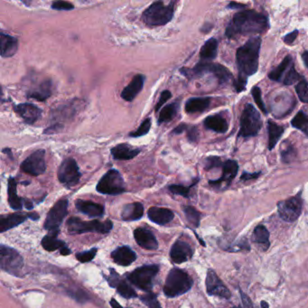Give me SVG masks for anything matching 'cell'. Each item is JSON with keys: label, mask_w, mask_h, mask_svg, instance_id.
Here are the masks:
<instances>
[{"label": "cell", "mask_w": 308, "mask_h": 308, "mask_svg": "<svg viewBox=\"0 0 308 308\" xmlns=\"http://www.w3.org/2000/svg\"><path fill=\"white\" fill-rule=\"evenodd\" d=\"M261 38L259 36L251 37L244 46L237 50L236 61L239 75L234 80V87L237 92L245 91L248 77L255 74L259 69V57Z\"/></svg>", "instance_id": "cell-1"}, {"label": "cell", "mask_w": 308, "mask_h": 308, "mask_svg": "<svg viewBox=\"0 0 308 308\" xmlns=\"http://www.w3.org/2000/svg\"><path fill=\"white\" fill-rule=\"evenodd\" d=\"M270 27L266 15L255 10H243L237 13L229 24L225 34L230 39L240 35H257L262 34Z\"/></svg>", "instance_id": "cell-2"}, {"label": "cell", "mask_w": 308, "mask_h": 308, "mask_svg": "<svg viewBox=\"0 0 308 308\" xmlns=\"http://www.w3.org/2000/svg\"><path fill=\"white\" fill-rule=\"evenodd\" d=\"M176 2L171 1L166 4L163 1H156L142 14V21L148 27H162L169 23L175 15Z\"/></svg>", "instance_id": "cell-3"}, {"label": "cell", "mask_w": 308, "mask_h": 308, "mask_svg": "<svg viewBox=\"0 0 308 308\" xmlns=\"http://www.w3.org/2000/svg\"><path fill=\"white\" fill-rule=\"evenodd\" d=\"M180 72L188 79H194L211 73L216 78L219 84L221 85L227 84L229 80L232 79V72L223 65L213 64L210 61H200L194 68L180 69Z\"/></svg>", "instance_id": "cell-4"}, {"label": "cell", "mask_w": 308, "mask_h": 308, "mask_svg": "<svg viewBox=\"0 0 308 308\" xmlns=\"http://www.w3.org/2000/svg\"><path fill=\"white\" fill-rule=\"evenodd\" d=\"M194 281L188 273L180 269H173L168 273L164 286L168 297H176L187 293L193 286Z\"/></svg>", "instance_id": "cell-5"}, {"label": "cell", "mask_w": 308, "mask_h": 308, "mask_svg": "<svg viewBox=\"0 0 308 308\" xmlns=\"http://www.w3.org/2000/svg\"><path fill=\"white\" fill-rule=\"evenodd\" d=\"M262 128V119L259 111L251 103H247L244 107L241 118L239 137H255Z\"/></svg>", "instance_id": "cell-6"}, {"label": "cell", "mask_w": 308, "mask_h": 308, "mask_svg": "<svg viewBox=\"0 0 308 308\" xmlns=\"http://www.w3.org/2000/svg\"><path fill=\"white\" fill-rule=\"evenodd\" d=\"M67 227L72 234H81L85 232H98L106 234L113 228V223L111 220L105 221H84L80 218L72 217L67 221Z\"/></svg>", "instance_id": "cell-7"}, {"label": "cell", "mask_w": 308, "mask_h": 308, "mask_svg": "<svg viewBox=\"0 0 308 308\" xmlns=\"http://www.w3.org/2000/svg\"><path fill=\"white\" fill-rule=\"evenodd\" d=\"M96 190L99 194L108 195H118L125 193V182L121 174L116 169L109 170L99 179Z\"/></svg>", "instance_id": "cell-8"}, {"label": "cell", "mask_w": 308, "mask_h": 308, "mask_svg": "<svg viewBox=\"0 0 308 308\" xmlns=\"http://www.w3.org/2000/svg\"><path fill=\"white\" fill-rule=\"evenodd\" d=\"M159 271L157 265H145L134 270L132 273L128 275L129 281L137 288L146 291L151 292L153 281Z\"/></svg>", "instance_id": "cell-9"}, {"label": "cell", "mask_w": 308, "mask_h": 308, "mask_svg": "<svg viewBox=\"0 0 308 308\" xmlns=\"http://www.w3.org/2000/svg\"><path fill=\"white\" fill-rule=\"evenodd\" d=\"M67 213H68V200L64 198L59 200L53 206V208L50 210L49 213L46 216L44 227L49 232V233L58 234L59 228L67 215Z\"/></svg>", "instance_id": "cell-10"}, {"label": "cell", "mask_w": 308, "mask_h": 308, "mask_svg": "<svg viewBox=\"0 0 308 308\" xmlns=\"http://www.w3.org/2000/svg\"><path fill=\"white\" fill-rule=\"evenodd\" d=\"M57 176L60 183L68 188L78 184L81 174L75 159L71 157L64 159L58 168Z\"/></svg>", "instance_id": "cell-11"}, {"label": "cell", "mask_w": 308, "mask_h": 308, "mask_svg": "<svg viewBox=\"0 0 308 308\" xmlns=\"http://www.w3.org/2000/svg\"><path fill=\"white\" fill-rule=\"evenodd\" d=\"M23 258L12 248L1 245L0 247V266L1 270L10 274L18 275L23 268Z\"/></svg>", "instance_id": "cell-12"}, {"label": "cell", "mask_w": 308, "mask_h": 308, "mask_svg": "<svg viewBox=\"0 0 308 308\" xmlns=\"http://www.w3.org/2000/svg\"><path fill=\"white\" fill-rule=\"evenodd\" d=\"M20 168L24 173L33 176L45 174L46 170V151L44 149H38L32 153L24 160Z\"/></svg>", "instance_id": "cell-13"}, {"label": "cell", "mask_w": 308, "mask_h": 308, "mask_svg": "<svg viewBox=\"0 0 308 308\" xmlns=\"http://www.w3.org/2000/svg\"><path fill=\"white\" fill-rule=\"evenodd\" d=\"M302 206H303V201L301 198V194H298L294 197L289 198L285 201H281L278 203L279 216L285 221L293 222L300 216Z\"/></svg>", "instance_id": "cell-14"}, {"label": "cell", "mask_w": 308, "mask_h": 308, "mask_svg": "<svg viewBox=\"0 0 308 308\" xmlns=\"http://www.w3.org/2000/svg\"><path fill=\"white\" fill-rule=\"evenodd\" d=\"M206 290L210 296L221 297L224 299H230L232 297L231 291L223 284L216 273L213 270H210L206 277Z\"/></svg>", "instance_id": "cell-15"}, {"label": "cell", "mask_w": 308, "mask_h": 308, "mask_svg": "<svg viewBox=\"0 0 308 308\" xmlns=\"http://www.w3.org/2000/svg\"><path fill=\"white\" fill-rule=\"evenodd\" d=\"M53 81L50 79L34 81L27 92V97L38 101H46L53 94Z\"/></svg>", "instance_id": "cell-16"}, {"label": "cell", "mask_w": 308, "mask_h": 308, "mask_svg": "<svg viewBox=\"0 0 308 308\" xmlns=\"http://www.w3.org/2000/svg\"><path fill=\"white\" fill-rule=\"evenodd\" d=\"M14 111L27 124H34L42 117L43 111L33 103H20L13 106Z\"/></svg>", "instance_id": "cell-17"}, {"label": "cell", "mask_w": 308, "mask_h": 308, "mask_svg": "<svg viewBox=\"0 0 308 308\" xmlns=\"http://www.w3.org/2000/svg\"><path fill=\"white\" fill-rule=\"evenodd\" d=\"M80 104V100L74 99L53 109L52 111V119L54 123L53 124H59V120H66L72 118L79 111Z\"/></svg>", "instance_id": "cell-18"}, {"label": "cell", "mask_w": 308, "mask_h": 308, "mask_svg": "<svg viewBox=\"0 0 308 308\" xmlns=\"http://www.w3.org/2000/svg\"><path fill=\"white\" fill-rule=\"evenodd\" d=\"M193 255H194L193 249L186 241L177 240L172 246L170 257L172 261L175 264L187 262L193 257Z\"/></svg>", "instance_id": "cell-19"}, {"label": "cell", "mask_w": 308, "mask_h": 308, "mask_svg": "<svg viewBox=\"0 0 308 308\" xmlns=\"http://www.w3.org/2000/svg\"><path fill=\"white\" fill-rule=\"evenodd\" d=\"M239 171V166L235 160H227L222 166V175L221 178L217 180H211L209 183L213 187H221L222 183H225L227 187L232 183V180L236 177Z\"/></svg>", "instance_id": "cell-20"}, {"label": "cell", "mask_w": 308, "mask_h": 308, "mask_svg": "<svg viewBox=\"0 0 308 308\" xmlns=\"http://www.w3.org/2000/svg\"><path fill=\"white\" fill-rule=\"evenodd\" d=\"M108 282L111 285V288H115L117 289L118 293L121 297H125L127 299L137 297L136 291L125 280L121 279L118 273H116L115 270L112 269L111 270V274L108 277Z\"/></svg>", "instance_id": "cell-21"}, {"label": "cell", "mask_w": 308, "mask_h": 308, "mask_svg": "<svg viewBox=\"0 0 308 308\" xmlns=\"http://www.w3.org/2000/svg\"><path fill=\"white\" fill-rule=\"evenodd\" d=\"M134 238L137 243L145 250L155 251L158 248V242L152 232L146 228H137L134 232Z\"/></svg>", "instance_id": "cell-22"}, {"label": "cell", "mask_w": 308, "mask_h": 308, "mask_svg": "<svg viewBox=\"0 0 308 308\" xmlns=\"http://www.w3.org/2000/svg\"><path fill=\"white\" fill-rule=\"evenodd\" d=\"M146 77L143 74H136L121 92V98L126 101H133L144 88Z\"/></svg>", "instance_id": "cell-23"}, {"label": "cell", "mask_w": 308, "mask_h": 308, "mask_svg": "<svg viewBox=\"0 0 308 308\" xmlns=\"http://www.w3.org/2000/svg\"><path fill=\"white\" fill-rule=\"evenodd\" d=\"M293 66V58L291 55H288L283 59V61L276 68L272 69L269 72V78L270 80H274V81L283 83Z\"/></svg>", "instance_id": "cell-24"}, {"label": "cell", "mask_w": 308, "mask_h": 308, "mask_svg": "<svg viewBox=\"0 0 308 308\" xmlns=\"http://www.w3.org/2000/svg\"><path fill=\"white\" fill-rule=\"evenodd\" d=\"M1 57L9 58L14 56L18 49V41L15 36L1 33L0 34Z\"/></svg>", "instance_id": "cell-25"}, {"label": "cell", "mask_w": 308, "mask_h": 308, "mask_svg": "<svg viewBox=\"0 0 308 308\" xmlns=\"http://www.w3.org/2000/svg\"><path fill=\"white\" fill-rule=\"evenodd\" d=\"M111 258L119 266H130L137 259V255L130 247L122 246L111 253Z\"/></svg>", "instance_id": "cell-26"}, {"label": "cell", "mask_w": 308, "mask_h": 308, "mask_svg": "<svg viewBox=\"0 0 308 308\" xmlns=\"http://www.w3.org/2000/svg\"><path fill=\"white\" fill-rule=\"evenodd\" d=\"M149 220L158 225H166L173 221L175 214L171 210L161 207H151L148 212Z\"/></svg>", "instance_id": "cell-27"}, {"label": "cell", "mask_w": 308, "mask_h": 308, "mask_svg": "<svg viewBox=\"0 0 308 308\" xmlns=\"http://www.w3.org/2000/svg\"><path fill=\"white\" fill-rule=\"evenodd\" d=\"M76 209L84 214H86L91 218L94 217H102L104 214V207L101 204L96 203L92 201H85L78 199L75 201Z\"/></svg>", "instance_id": "cell-28"}, {"label": "cell", "mask_w": 308, "mask_h": 308, "mask_svg": "<svg viewBox=\"0 0 308 308\" xmlns=\"http://www.w3.org/2000/svg\"><path fill=\"white\" fill-rule=\"evenodd\" d=\"M111 152L115 160H131L140 153V149L128 143H121L112 148Z\"/></svg>", "instance_id": "cell-29"}, {"label": "cell", "mask_w": 308, "mask_h": 308, "mask_svg": "<svg viewBox=\"0 0 308 308\" xmlns=\"http://www.w3.org/2000/svg\"><path fill=\"white\" fill-rule=\"evenodd\" d=\"M30 214L24 213H12L9 215H2L0 218V232H5L12 228L23 223L27 218H30Z\"/></svg>", "instance_id": "cell-30"}, {"label": "cell", "mask_w": 308, "mask_h": 308, "mask_svg": "<svg viewBox=\"0 0 308 308\" xmlns=\"http://www.w3.org/2000/svg\"><path fill=\"white\" fill-rule=\"evenodd\" d=\"M211 100L212 99L210 97L191 98L186 102L184 110L187 111V113H189V114L203 112L209 108Z\"/></svg>", "instance_id": "cell-31"}, {"label": "cell", "mask_w": 308, "mask_h": 308, "mask_svg": "<svg viewBox=\"0 0 308 308\" xmlns=\"http://www.w3.org/2000/svg\"><path fill=\"white\" fill-rule=\"evenodd\" d=\"M203 124L206 129L213 130L217 133L223 134L228 131V122L221 115H211L204 119Z\"/></svg>", "instance_id": "cell-32"}, {"label": "cell", "mask_w": 308, "mask_h": 308, "mask_svg": "<svg viewBox=\"0 0 308 308\" xmlns=\"http://www.w3.org/2000/svg\"><path fill=\"white\" fill-rule=\"evenodd\" d=\"M144 214V206L140 202H132L124 206L122 210V220L126 221H137Z\"/></svg>", "instance_id": "cell-33"}, {"label": "cell", "mask_w": 308, "mask_h": 308, "mask_svg": "<svg viewBox=\"0 0 308 308\" xmlns=\"http://www.w3.org/2000/svg\"><path fill=\"white\" fill-rule=\"evenodd\" d=\"M16 186H17V183H16V181H15L14 177H10L8 179V203H9V206L11 207L12 209L19 211V210L23 208L25 200L17 195Z\"/></svg>", "instance_id": "cell-34"}, {"label": "cell", "mask_w": 308, "mask_h": 308, "mask_svg": "<svg viewBox=\"0 0 308 308\" xmlns=\"http://www.w3.org/2000/svg\"><path fill=\"white\" fill-rule=\"evenodd\" d=\"M179 108H180V102L178 100H176L175 102L170 103L167 106H165L163 109H161L159 117L157 119V124L161 125L163 123H168L173 120L177 116Z\"/></svg>", "instance_id": "cell-35"}, {"label": "cell", "mask_w": 308, "mask_h": 308, "mask_svg": "<svg viewBox=\"0 0 308 308\" xmlns=\"http://www.w3.org/2000/svg\"><path fill=\"white\" fill-rule=\"evenodd\" d=\"M285 129L281 126L276 124L275 122L268 121V133H269V149H274L276 145L278 144L282 135L284 134Z\"/></svg>", "instance_id": "cell-36"}, {"label": "cell", "mask_w": 308, "mask_h": 308, "mask_svg": "<svg viewBox=\"0 0 308 308\" xmlns=\"http://www.w3.org/2000/svg\"><path fill=\"white\" fill-rule=\"evenodd\" d=\"M218 52V41L215 38H210L202 46L200 51V57L202 61H212L215 59Z\"/></svg>", "instance_id": "cell-37"}, {"label": "cell", "mask_w": 308, "mask_h": 308, "mask_svg": "<svg viewBox=\"0 0 308 308\" xmlns=\"http://www.w3.org/2000/svg\"><path fill=\"white\" fill-rule=\"evenodd\" d=\"M252 240L255 243L259 244V246L262 248L263 251H266L270 245V232L265 226L259 225L253 232Z\"/></svg>", "instance_id": "cell-38"}, {"label": "cell", "mask_w": 308, "mask_h": 308, "mask_svg": "<svg viewBox=\"0 0 308 308\" xmlns=\"http://www.w3.org/2000/svg\"><path fill=\"white\" fill-rule=\"evenodd\" d=\"M42 246L47 251H54L66 247L67 245L63 240H58L57 234L48 233L42 240Z\"/></svg>", "instance_id": "cell-39"}, {"label": "cell", "mask_w": 308, "mask_h": 308, "mask_svg": "<svg viewBox=\"0 0 308 308\" xmlns=\"http://www.w3.org/2000/svg\"><path fill=\"white\" fill-rule=\"evenodd\" d=\"M291 124L294 128L301 130L303 133L308 136V116L304 111H299L292 119Z\"/></svg>", "instance_id": "cell-40"}, {"label": "cell", "mask_w": 308, "mask_h": 308, "mask_svg": "<svg viewBox=\"0 0 308 308\" xmlns=\"http://www.w3.org/2000/svg\"><path fill=\"white\" fill-rule=\"evenodd\" d=\"M183 213L187 217V221H189L190 224L193 225L195 228L200 225L201 213H199L197 210L192 206H184Z\"/></svg>", "instance_id": "cell-41"}, {"label": "cell", "mask_w": 308, "mask_h": 308, "mask_svg": "<svg viewBox=\"0 0 308 308\" xmlns=\"http://www.w3.org/2000/svg\"><path fill=\"white\" fill-rule=\"evenodd\" d=\"M198 181H199V179H196V181L189 187H184L182 184H171L168 187V190L170 191L172 194H178L183 197L189 198L190 197L191 188H193L198 183Z\"/></svg>", "instance_id": "cell-42"}, {"label": "cell", "mask_w": 308, "mask_h": 308, "mask_svg": "<svg viewBox=\"0 0 308 308\" xmlns=\"http://www.w3.org/2000/svg\"><path fill=\"white\" fill-rule=\"evenodd\" d=\"M151 125H152V123H151V118H148L144 119L142 123H141L140 126L137 128V130L133 131V132H130L129 134V136L131 137H143L145 135H147V134H149V130L151 129Z\"/></svg>", "instance_id": "cell-43"}, {"label": "cell", "mask_w": 308, "mask_h": 308, "mask_svg": "<svg viewBox=\"0 0 308 308\" xmlns=\"http://www.w3.org/2000/svg\"><path fill=\"white\" fill-rule=\"evenodd\" d=\"M296 92L302 102L308 103V83L306 80L303 79L296 85Z\"/></svg>", "instance_id": "cell-44"}, {"label": "cell", "mask_w": 308, "mask_h": 308, "mask_svg": "<svg viewBox=\"0 0 308 308\" xmlns=\"http://www.w3.org/2000/svg\"><path fill=\"white\" fill-rule=\"evenodd\" d=\"M140 299L149 308H162L161 304L157 300L156 294L152 293V292H149L147 295L141 297Z\"/></svg>", "instance_id": "cell-45"}, {"label": "cell", "mask_w": 308, "mask_h": 308, "mask_svg": "<svg viewBox=\"0 0 308 308\" xmlns=\"http://www.w3.org/2000/svg\"><path fill=\"white\" fill-rule=\"evenodd\" d=\"M251 94L253 99L255 100V102L257 103V105L259 107V109L261 110L262 112H264L265 114H268V111H266V107L263 101L262 96H261V90L259 89L258 86H254L251 90Z\"/></svg>", "instance_id": "cell-46"}, {"label": "cell", "mask_w": 308, "mask_h": 308, "mask_svg": "<svg viewBox=\"0 0 308 308\" xmlns=\"http://www.w3.org/2000/svg\"><path fill=\"white\" fill-rule=\"evenodd\" d=\"M297 156V151L292 145L286 146L285 149L281 150V158L283 162L290 163Z\"/></svg>", "instance_id": "cell-47"}, {"label": "cell", "mask_w": 308, "mask_h": 308, "mask_svg": "<svg viewBox=\"0 0 308 308\" xmlns=\"http://www.w3.org/2000/svg\"><path fill=\"white\" fill-rule=\"evenodd\" d=\"M96 254H97V249H92L91 251H84L77 253L76 259L81 263L90 262L91 260L94 259Z\"/></svg>", "instance_id": "cell-48"}, {"label": "cell", "mask_w": 308, "mask_h": 308, "mask_svg": "<svg viewBox=\"0 0 308 308\" xmlns=\"http://www.w3.org/2000/svg\"><path fill=\"white\" fill-rule=\"evenodd\" d=\"M51 8L54 9V10H59V11H70V10H72L74 8V6L72 3L67 2V1H60L59 0V1L53 2Z\"/></svg>", "instance_id": "cell-49"}, {"label": "cell", "mask_w": 308, "mask_h": 308, "mask_svg": "<svg viewBox=\"0 0 308 308\" xmlns=\"http://www.w3.org/2000/svg\"><path fill=\"white\" fill-rule=\"evenodd\" d=\"M221 166H223V163L221 162V158L218 157V156H210V157L206 158V170H211L213 168H220Z\"/></svg>", "instance_id": "cell-50"}, {"label": "cell", "mask_w": 308, "mask_h": 308, "mask_svg": "<svg viewBox=\"0 0 308 308\" xmlns=\"http://www.w3.org/2000/svg\"><path fill=\"white\" fill-rule=\"evenodd\" d=\"M187 138L191 143H196L199 139V130L195 126H189L187 129Z\"/></svg>", "instance_id": "cell-51"}, {"label": "cell", "mask_w": 308, "mask_h": 308, "mask_svg": "<svg viewBox=\"0 0 308 308\" xmlns=\"http://www.w3.org/2000/svg\"><path fill=\"white\" fill-rule=\"evenodd\" d=\"M171 98L172 93L170 91L166 90L164 92H162L161 95H160L159 99H158V101H157V104H156V108H155L156 112L159 111L160 109L162 108V106L164 105L165 103H167V101H168Z\"/></svg>", "instance_id": "cell-52"}, {"label": "cell", "mask_w": 308, "mask_h": 308, "mask_svg": "<svg viewBox=\"0 0 308 308\" xmlns=\"http://www.w3.org/2000/svg\"><path fill=\"white\" fill-rule=\"evenodd\" d=\"M298 33H299L298 30H295L292 33H289V34H286V35H285V37L283 38L284 42L285 44H288V45H292L296 41L297 35H298Z\"/></svg>", "instance_id": "cell-53"}, {"label": "cell", "mask_w": 308, "mask_h": 308, "mask_svg": "<svg viewBox=\"0 0 308 308\" xmlns=\"http://www.w3.org/2000/svg\"><path fill=\"white\" fill-rule=\"evenodd\" d=\"M259 175H260V172H259V173H253V174L244 172L243 174L240 176V180L245 182V181H249V180H252V179L258 178Z\"/></svg>", "instance_id": "cell-54"}, {"label": "cell", "mask_w": 308, "mask_h": 308, "mask_svg": "<svg viewBox=\"0 0 308 308\" xmlns=\"http://www.w3.org/2000/svg\"><path fill=\"white\" fill-rule=\"evenodd\" d=\"M188 127H189V125H187L186 123H181V124H179L176 128H175L173 130L172 133L175 134V135H180V134L183 133L184 131H187Z\"/></svg>", "instance_id": "cell-55"}, {"label": "cell", "mask_w": 308, "mask_h": 308, "mask_svg": "<svg viewBox=\"0 0 308 308\" xmlns=\"http://www.w3.org/2000/svg\"><path fill=\"white\" fill-rule=\"evenodd\" d=\"M240 297H241V299H242L244 307L253 308V304H252V302H251V299H250V297L246 296L242 291H240Z\"/></svg>", "instance_id": "cell-56"}, {"label": "cell", "mask_w": 308, "mask_h": 308, "mask_svg": "<svg viewBox=\"0 0 308 308\" xmlns=\"http://www.w3.org/2000/svg\"><path fill=\"white\" fill-rule=\"evenodd\" d=\"M245 7H246L245 5L239 4L236 2H231L228 6V8H232V9H240V8H244Z\"/></svg>", "instance_id": "cell-57"}, {"label": "cell", "mask_w": 308, "mask_h": 308, "mask_svg": "<svg viewBox=\"0 0 308 308\" xmlns=\"http://www.w3.org/2000/svg\"><path fill=\"white\" fill-rule=\"evenodd\" d=\"M302 59L304 65L308 68V51H304V53H302Z\"/></svg>", "instance_id": "cell-58"}, {"label": "cell", "mask_w": 308, "mask_h": 308, "mask_svg": "<svg viewBox=\"0 0 308 308\" xmlns=\"http://www.w3.org/2000/svg\"><path fill=\"white\" fill-rule=\"evenodd\" d=\"M111 305L112 308H125L122 307L120 304H118L117 301L115 300L114 298H112L111 300Z\"/></svg>", "instance_id": "cell-59"}, {"label": "cell", "mask_w": 308, "mask_h": 308, "mask_svg": "<svg viewBox=\"0 0 308 308\" xmlns=\"http://www.w3.org/2000/svg\"><path fill=\"white\" fill-rule=\"evenodd\" d=\"M61 251V255L64 256L69 255V254L71 253V250H70V249H69V248L67 247V246H66V247L64 248V249H61V251Z\"/></svg>", "instance_id": "cell-60"}, {"label": "cell", "mask_w": 308, "mask_h": 308, "mask_svg": "<svg viewBox=\"0 0 308 308\" xmlns=\"http://www.w3.org/2000/svg\"><path fill=\"white\" fill-rule=\"evenodd\" d=\"M261 308H269V304L265 301H262L261 302Z\"/></svg>", "instance_id": "cell-61"}, {"label": "cell", "mask_w": 308, "mask_h": 308, "mask_svg": "<svg viewBox=\"0 0 308 308\" xmlns=\"http://www.w3.org/2000/svg\"><path fill=\"white\" fill-rule=\"evenodd\" d=\"M232 308H241V307H240V306H234V307H232Z\"/></svg>", "instance_id": "cell-62"}]
</instances>
